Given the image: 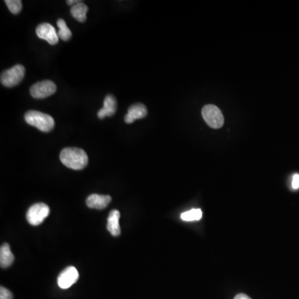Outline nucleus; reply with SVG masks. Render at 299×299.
<instances>
[{
	"label": "nucleus",
	"mask_w": 299,
	"mask_h": 299,
	"mask_svg": "<svg viewBox=\"0 0 299 299\" xmlns=\"http://www.w3.org/2000/svg\"><path fill=\"white\" fill-rule=\"evenodd\" d=\"M60 161L68 168L80 170L87 166L89 157L86 153L82 149L67 147L61 151Z\"/></svg>",
	"instance_id": "1"
},
{
	"label": "nucleus",
	"mask_w": 299,
	"mask_h": 299,
	"mask_svg": "<svg viewBox=\"0 0 299 299\" xmlns=\"http://www.w3.org/2000/svg\"><path fill=\"white\" fill-rule=\"evenodd\" d=\"M24 119L28 125L36 127L43 132H50L55 127V121L52 116L39 111H28Z\"/></svg>",
	"instance_id": "2"
},
{
	"label": "nucleus",
	"mask_w": 299,
	"mask_h": 299,
	"mask_svg": "<svg viewBox=\"0 0 299 299\" xmlns=\"http://www.w3.org/2000/svg\"><path fill=\"white\" fill-rule=\"evenodd\" d=\"M25 75V68L21 64H17L5 70L1 74L0 81L1 83L6 87H13L20 84Z\"/></svg>",
	"instance_id": "3"
},
{
	"label": "nucleus",
	"mask_w": 299,
	"mask_h": 299,
	"mask_svg": "<svg viewBox=\"0 0 299 299\" xmlns=\"http://www.w3.org/2000/svg\"><path fill=\"white\" fill-rule=\"evenodd\" d=\"M202 116L205 122L214 129L224 125V118L220 108L215 105H206L202 109Z\"/></svg>",
	"instance_id": "4"
},
{
	"label": "nucleus",
	"mask_w": 299,
	"mask_h": 299,
	"mask_svg": "<svg viewBox=\"0 0 299 299\" xmlns=\"http://www.w3.org/2000/svg\"><path fill=\"white\" fill-rule=\"evenodd\" d=\"M50 213L49 207L44 203H37L32 205L27 212L26 219L31 225L41 224Z\"/></svg>",
	"instance_id": "5"
},
{
	"label": "nucleus",
	"mask_w": 299,
	"mask_h": 299,
	"mask_svg": "<svg viewBox=\"0 0 299 299\" xmlns=\"http://www.w3.org/2000/svg\"><path fill=\"white\" fill-rule=\"evenodd\" d=\"M56 91L57 86L54 82L49 80H44L31 86L30 94L36 99H43L54 95Z\"/></svg>",
	"instance_id": "6"
},
{
	"label": "nucleus",
	"mask_w": 299,
	"mask_h": 299,
	"mask_svg": "<svg viewBox=\"0 0 299 299\" xmlns=\"http://www.w3.org/2000/svg\"><path fill=\"white\" fill-rule=\"evenodd\" d=\"M78 278H79V273L75 267L70 266V267L66 268L58 276V286L63 289H69L78 281Z\"/></svg>",
	"instance_id": "7"
},
{
	"label": "nucleus",
	"mask_w": 299,
	"mask_h": 299,
	"mask_svg": "<svg viewBox=\"0 0 299 299\" xmlns=\"http://www.w3.org/2000/svg\"><path fill=\"white\" fill-rule=\"evenodd\" d=\"M36 34L39 39L45 40L51 45H56L59 39L56 29L51 24L47 23L39 24L36 28Z\"/></svg>",
	"instance_id": "8"
},
{
	"label": "nucleus",
	"mask_w": 299,
	"mask_h": 299,
	"mask_svg": "<svg viewBox=\"0 0 299 299\" xmlns=\"http://www.w3.org/2000/svg\"><path fill=\"white\" fill-rule=\"evenodd\" d=\"M147 109L146 105L142 103L134 104L130 107L124 120L127 124H131L136 120L144 118L147 116Z\"/></svg>",
	"instance_id": "9"
},
{
	"label": "nucleus",
	"mask_w": 299,
	"mask_h": 299,
	"mask_svg": "<svg viewBox=\"0 0 299 299\" xmlns=\"http://www.w3.org/2000/svg\"><path fill=\"white\" fill-rule=\"evenodd\" d=\"M112 197L110 196L93 194L86 199V204L91 209H103L110 204Z\"/></svg>",
	"instance_id": "10"
},
{
	"label": "nucleus",
	"mask_w": 299,
	"mask_h": 299,
	"mask_svg": "<svg viewBox=\"0 0 299 299\" xmlns=\"http://www.w3.org/2000/svg\"><path fill=\"white\" fill-rule=\"evenodd\" d=\"M116 108H117V104H116V100L114 96L108 95L104 99L103 108H101L97 113L98 118L103 119L105 116H113L116 113Z\"/></svg>",
	"instance_id": "11"
},
{
	"label": "nucleus",
	"mask_w": 299,
	"mask_h": 299,
	"mask_svg": "<svg viewBox=\"0 0 299 299\" xmlns=\"http://www.w3.org/2000/svg\"><path fill=\"white\" fill-rule=\"evenodd\" d=\"M120 212L117 209L111 211L108 219V231L111 233L112 236L117 237L121 235V227L119 224L120 220Z\"/></svg>",
	"instance_id": "12"
},
{
	"label": "nucleus",
	"mask_w": 299,
	"mask_h": 299,
	"mask_svg": "<svg viewBox=\"0 0 299 299\" xmlns=\"http://www.w3.org/2000/svg\"><path fill=\"white\" fill-rule=\"evenodd\" d=\"M14 256L12 254L9 243H5L0 248V265L3 269H6L12 265Z\"/></svg>",
	"instance_id": "13"
},
{
	"label": "nucleus",
	"mask_w": 299,
	"mask_h": 299,
	"mask_svg": "<svg viewBox=\"0 0 299 299\" xmlns=\"http://www.w3.org/2000/svg\"><path fill=\"white\" fill-rule=\"evenodd\" d=\"M89 11V7L83 3H79L78 5L72 7L71 14L75 20L80 23H84L86 20V13Z\"/></svg>",
	"instance_id": "14"
},
{
	"label": "nucleus",
	"mask_w": 299,
	"mask_h": 299,
	"mask_svg": "<svg viewBox=\"0 0 299 299\" xmlns=\"http://www.w3.org/2000/svg\"><path fill=\"white\" fill-rule=\"evenodd\" d=\"M57 24L58 27V34L59 39H62L63 41H68L69 39H71L72 32L67 26L66 22L62 19H59L57 22Z\"/></svg>",
	"instance_id": "15"
},
{
	"label": "nucleus",
	"mask_w": 299,
	"mask_h": 299,
	"mask_svg": "<svg viewBox=\"0 0 299 299\" xmlns=\"http://www.w3.org/2000/svg\"><path fill=\"white\" fill-rule=\"evenodd\" d=\"M181 220L184 221H196L202 218V211L200 209H192L181 214Z\"/></svg>",
	"instance_id": "16"
},
{
	"label": "nucleus",
	"mask_w": 299,
	"mask_h": 299,
	"mask_svg": "<svg viewBox=\"0 0 299 299\" xmlns=\"http://www.w3.org/2000/svg\"><path fill=\"white\" fill-rule=\"evenodd\" d=\"M5 3L9 11L13 14H17L21 12L23 4L20 0H5Z\"/></svg>",
	"instance_id": "17"
},
{
	"label": "nucleus",
	"mask_w": 299,
	"mask_h": 299,
	"mask_svg": "<svg viewBox=\"0 0 299 299\" xmlns=\"http://www.w3.org/2000/svg\"><path fill=\"white\" fill-rule=\"evenodd\" d=\"M0 299H13V294L5 287H0Z\"/></svg>",
	"instance_id": "18"
},
{
	"label": "nucleus",
	"mask_w": 299,
	"mask_h": 299,
	"mask_svg": "<svg viewBox=\"0 0 299 299\" xmlns=\"http://www.w3.org/2000/svg\"><path fill=\"white\" fill-rule=\"evenodd\" d=\"M292 188L293 189H299V174H293L292 179Z\"/></svg>",
	"instance_id": "19"
},
{
	"label": "nucleus",
	"mask_w": 299,
	"mask_h": 299,
	"mask_svg": "<svg viewBox=\"0 0 299 299\" xmlns=\"http://www.w3.org/2000/svg\"><path fill=\"white\" fill-rule=\"evenodd\" d=\"M235 299H252L251 297H249L248 295L243 294V293H239V294L236 295L235 296Z\"/></svg>",
	"instance_id": "20"
},
{
	"label": "nucleus",
	"mask_w": 299,
	"mask_h": 299,
	"mask_svg": "<svg viewBox=\"0 0 299 299\" xmlns=\"http://www.w3.org/2000/svg\"><path fill=\"white\" fill-rule=\"evenodd\" d=\"M79 3H81V1H78V0H68V1H67V5H72V6L78 5Z\"/></svg>",
	"instance_id": "21"
}]
</instances>
